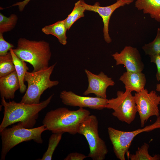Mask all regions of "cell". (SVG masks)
<instances>
[{
    "mask_svg": "<svg viewBox=\"0 0 160 160\" xmlns=\"http://www.w3.org/2000/svg\"><path fill=\"white\" fill-rule=\"evenodd\" d=\"M53 95L52 94L46 100L35 104L17 103L14 100L7 102L4 98H1V103L4 107V111L0 132L17 122L24 127L32 128L36 123L39 112L49 104Z\"/></svg>",
    "mask_w": 160,
    "mask_h": 160,
    "instance_id": "6da1fadb",
    "label": "cell"
},
{
    "mask_svg": "<svg viewBox=\"0 0 160 160\" xmlns=\"http://www.w3.org/2000/svg\"><path fill=\"white\" fill-rule=\"evenodd\" d=\"M134 96L141 127H143L150 117L159 116V105L160 104V96L155 91L148 92L145 88L136 92Z\"/></svg>",
    "mask_w": 160,
    "mask_h": 160,
    "instance_id": "9c48e42d",
    "label": "cell"
},
{
    "mask_svg": "<svg viewBox=\"0 0 160 160\" xmlns=\"http://www.w3.org/2000/svg\"><path fill=\"white\" fill-rule=\"evenodd\" d=\"M9 51L11 54L15 71L19 79L20 91V93H23L26 92L27 89L24 83V78L25 73L28 70L29 68L25 62L19 58L15 54L12 49H11Z\"/></svg>",
    "mask_w": 160,
    "mask_h": 160,
    "instance_id": "ac0fdd59",
    "label": "cell"
},
{
    "mask_svg": "<svg viewBox=\"0 0 160 160\" xmlns=\"http://www.w3.org/2000/svg\"><path fill=\"white\" fill-rule=\"evenodd\" d=\"M63 133H53L49 137L47 150L39 160H51L54 152L61 140Z\"/></svg>",
    "mask_w": 160,
    "mask_h": 160,
    "instance_id": "7402d4cb",
    "label": "cell"
},
{
    "mask_svg": "<svg viewBox=\"0 0 160 160\" xmlns=\"http://www.w3.org/2000/svg\"><path fill=\"white\" fill-rule=\"evenodd\" d=\"M81 4L86 10L97 13L101 17L103 23V33L104 39L108 43H111L112 40L109 33V24L110 18L113 12L119 8L124 6L126 4L122 0H117L114 3L105 7L100 6L98 2L93 5L86 4L83 0H80Z\"/></svg>",
    "mask_w": 160,
    "mask_h": 160,
    "instance_id": "4fadbf2b",
    "label": "cell"
},
{
    "mask_svg": "<svg viewBox=\"0 0 160 160\" xmlns=\"http://www.w3.org/2000/svg\"><path fill=\"white\" fill-rule=\"evenodd\" d=\"M135 7L143 10V13L149 14L152 18L160 23V0H137Z\"/></svg>",
    "mask_w": 160,
    "mask_h": 160,
    "instance_id": "2e32d148",
    "label": "cell"
},
{
    "mask_svg": "<svg viewBox=\"0 0 160 160\" xmlns=\"http://www.w3.org/2000/svg\"><path fill=\"white\" fill-rule=\"evenodd\" d=\"M15 70L12 57L10 51L5 55L0 56V77L7 76Z\"/></svg>",
    "mask_w": 160,
    "mask_h": 160,
    "instance_id": "44dd1931",
    "label": "cell"
},
{
    "mask_svg": "<svg viewBox=\"0 0 160 160\" xmlns=\"http://www.w3.org/2000/svg\"><path fill=\"white\" fill-rule=\"evenodd\" d=\"M60 97L62 103L66 105L99 110L105 108L108 100L96 96H81L71 91L65 90L60 92Z\"/></svg>",
    "mask_w": 160,
    "mask_h": 160,
    "instance_id": "30bf717a",
    "label": "cell"
},
{
    "mask_svg": "<svg viewBox=\"0 0 160 160\" xmlns=\"http://www.w3.org/2000/svg\"><path fill=\"white\" fill-rule=\"evenodd\" d=\"M127 4H129L132 3L134 0H122Z\"/></svg>",
    "mask_w": 160,
    "mask_h": 160,
    "instance_id": "f1b7e54d",
    "label": "cell"
},
{
    "mask_svg": "<svg viewBox=\"0 0 160 160\" xmlns=\"http://www.w3.org/2000/svg\"><path fill=\"white\" fill-rule=\"evenodd\" d=\"M86 10L81 4L80 0L75 4L71 12L65 19L66 26L69 30L72 25L79 19L84 16V12Z\"/></svg>",
    "mask_w": 160,
    "mask_h": 160,
    "instance_id": "ffe728a7",
    "label": "cell"
},
{
    "mask_svg": "<svg viewBox=\"0 0 160 160\" xmlns=\"http://www.w3.org/2000/svg\"><path fill=\"white\" fill-rule=\"evenodd\" d=\"M3 34L0 33V56L7 54L11 49L15 47L13 44L5 40Z\"/></svg>",
    "mask_w": 160,
    "mask_h": 160,
    "instance_id": "d4e9b609",
    "label": "cell"
},
{
    "mask_svg": "<svg viewBox=\"0 0 160 160\" xmlns=\"http://www.w3.org/2000/svg\"><path fill=\"white\" fill-rule=\"evenodd\" d=\"M31 0H24L23 1L16 2L10 7L17 6L20 12L23 11L26 6Z\"/></svg>",
    "mask_w": 160,
    "mask_h": 160,
    "instance_id": "83f0119b",
    "label": "cell"
},
{
    "mask_svg": "<svg viewBox=\"0 0 160 160\" xmlns=\"http://www.w3.org/2000/svg\"><path fill=\"white\" fill-rule=\"evenodd\" d=\"M160 81V79L159 81ZM156 90L160 92V82L158 84H157L156 85Z\"/></svg>",
    "mask_w": 160,
    "mask_h": 160,
    "instance_id": "f546056e",
    "label": "cell"
},
{
    "mask_svg": "<svg viewBox=\"0 0 160 160\" xmlns=\"http://www.w3.org/2000/svg\"><path fill=\"white\" fill-rule=\"evenodd\" d=\"M119 80L124 84L125 91L136 92L144 89L146 81L145 75L142 72L127 71L121 76Z\"/></svg>",
    "mask_w": 160,
    "mask_h": 160,
    "instance_id": "5bb4252c",
    "label": "cell"
},
{
    "mask_svg": "<svg viewBox=\"0 0 160 160\" xmlns=\"http://www.w3.org/2000/svg\"><path fill=\"white\" fill-rule=\"evenodd\" d=\"M67 30L64 20L45 26L42 28L41 31L46 35L51 34L55 36L61 44L65 45L67 43L66 36Z\"/></svg>",
    "mask_w": 160,
    "mask_h": 160,
    "instance_id": "e0dca14e",
    "label": "cell"
},
{
    "mask_svg": "<svg viewBox=\"0 0 160 160\" xmlns=\"http://www.w3.org/2000/svg\"><path fill=\"white\" fill-rule=\"evenodd\" d=\"M151 62L155 63L156 66L157 71L156 74L157 80L160 79V55L150 57Z\"/></svg>",
    "mask_w": 160,
    "mask_h": 160,
    "instance_id": "4316f807",
    "label": "cell"
},
{
    "mask_svg": "<svg viewBox=\"0 0 160 160\" xmlns=\"http://www.w3.org/2000/svg\"><path fill=\"white\" fill-rule=\"evenodd\" d=\"M56 64L55 63L45 70L36 72L27 71L26 73L24 81L27 82L28 87L20 103L28 104H39L40 103L41 96L45 90L59 84L58 81L50 79Z\"/></svg>",
    "mask_w": 160,
    "mask_h": 160,
    "instance_id": "5b68a950",
    "label": "cell"
},
{
    "mask_svg": "<svg viewBox=\"0 0 160 160\" xmlns=\"http://www.w3.org/2000/svg\"><path fill=\"white\" fill-rule=\"evenodd\" d=\"M116 97L108 100L105 108L112 109V115L119 121L130 124L135 120L137 111L135 97L131 92L120 90Z\"/></svg>",
    "mask_w": 160,
    "mask_h": 160,
    "instance_id": "ba28073f",
    "label": "cell"
},
{
    "mask_svg": "<svg viewBox=\"0 0 160 160\" xmlns=\"http://www.w3.org/2000/svg\"><path fill=\"white\" fill-rule=\"evenodd\" d=\"M20 88L19 79L16 71L0 77V94L1 98L12 99L15 92Z\"/></svg>",
    "mask_w": 160,
    "mask_h": 160,
    "instance_id": "9a60e30c",
    "label": "cell"
},
{
    "mask_svg": "<svg viewBox=\"0 0 160 160\" xmlns=\"http://www.w3.org/2000/svg\"><path fill=\"white\" fill-rule=\"evenodd\" d=\"M96 116L90 115L79 125L77 133L83 135L89 145L88 157L93 160H103L108 151L104 141L99 136Z\"/></svg>",
    "mask_w": 160,
    "mask_h": 160,
    "instance_id": "8992f818",
    "label": "cell"
},
{
    "mask_svg": "<svg viewBox=\"0 0 160 160\" xmlns=\"http://www.w3.org/2000/svg\"><path fill=\"white\" fill-rule=\"evenodd\" d=\"M149 145L144 143L140 147L138 148L135 154H127L128 159L131 160H159L160 156L156 154L152 156L148 153Z\"/></svg>",
    "mask_w": 160,
    "mask_h": 160,
    "instance_id": "d6986e66",
    "label": "cell"
},
{
    "mask_svg": "<svg viewBox=\"0 0 160 160\" xmlns=\"http://www.w3.org/2000/svg\"><path fill=\"white\" fill-rule=\"evenodd\" d=\"M88 157L85 155L78 152H72L69 153L64 160H83Z\"/></svg>",
    "mask_w": 160,
    "mask_h": 160,
    "instance_id": "484cf974",
    "label": "cell"
},
{
    "mask_svg": "<svg viewBox=\"0 0 160 160\" xmlns=\"http://www.w3.org/2000/svg\"><path fill=\"white\" fill-rule=\"evenodd\" d=\"M159 128L160 129V116L157 117L154 123L141 129L131 131H124L109 127L108 128V132L116 156L120 160H125V154L129 153V149L137 135L143 132H149Z\"/></svg>",
    "mask_w": 160,
    "mask_h": 160,
    "instance_id": "52a82bcc",
    "label": "cell"
},
{
    "mask_svg": "<svg viewBox=\"0 0 160 160\" xmlns=\"http://www.w3.org/2000/svg\"><path fill=\"white\" fill-rule=\"evenodd\" d=\"M18 19L17 16L14 14L7 17L0 12V33L3 34L12 30L16 26Z\"/></svg>",
    "mask_w": 160,
    "mask_h": 160,
    "instance_id": "603a6c76",
    "label": "cell"
},
{
    "mask_svg": "<svg viewBox=\"0 0 160 160\" xmlns=\"http://www.w3.org/2000/svg\"><path fill=\"white\" fill-rule=\"evenodd\" d=\"M47 130L44 125L34 128H28L18 124L11 128L4 129L0 132L2 143L1 160H4L9 151L22 142L33 140L37 143H42L43 140L41 134Z\"/></svg>",
    "mask_w": 160,
    "mask_h": 160,
    "instance_id": "277c9868",
    "label": "cell"
},
{
    "mask_svg": "<svg viewBox=\"0 0 160 160\" xmlns=\"http://www.w3.org/2000/svg\"><path fill=\"white\" fill-rule=\"evenodd\" d=\"M111 55L116 65H123L126 71L142 72L144 68L140 54L136 48L126 46L120 53L116 52Z\"/></svg>",
    "mask_w": 160,
    "mask_h": 160,
    "instance_id": "8fae6325",
    "label": "cell"
},
{
    "mask_svg": "<svg viewBox=\"0 0 160 160\" xmlns=\"http://www.w3.org/2000/svg\"><path fill=\"white\" fill-rule=\"evenodd\" d=\"M12 49L18 57L32 65L33 72L45 70L49 67L52 53L49 44L45 41L21 38L18 40L17 47Z\"/></svg>",
    "mask_w": 160,
    "mask_h": 160,
    "instance_id": "3957f363",
    "label": "cell"
},
{
    "mask_svg": "<svg viewBox=\"0 0 160 160\" xmlns=\"http://www.w3.org/2000/svg\"><path fill=\"white\" fill-rule=\"evenodd\" d=\"M90 111L83 108L71 110L60 107L47 112L43 121V124L52 133H77L80 124L89 115Z\"/></svg>",
    "mask_w": 160,
    "mask_h": 160,
    "instance_id": "7a4b0ae2",
    "label": "cell"
},
{
    "mask_svg": "<svg viewBox=\"0 0 160 160\" xmlns=\"http://www.w3.org/2000/svg\"><path fill=\"white\" fill-rule=\"evenodd\" d=\"M146 55L150 57L160 55V28H158L156 36L152 42L142 47Z\"/></svg>",
    "mask_w": 160,
    "mask_h": 160,
    "instance_id": "cb8c5ba5",
    "label": "cell"
},
{
    "mask_svg": "<svg viewBox=\"0 0 160 160\" xmlns=\"http://www.w3.org/2000/svg\"><path fill=\"white\" fill-rule=\"evenodd\" d=\"M84 71L88 79V86L83 95L94 94L97 97L107 99V88L115 84L112 78L102 71L98 74H94L87 69L84 70Z\"/></svg>",
    "mask_w": 160,
    "mask_h": 160,
    "instance_id": "7c38bea8",
    "label": "cell"
}]
</instances>
